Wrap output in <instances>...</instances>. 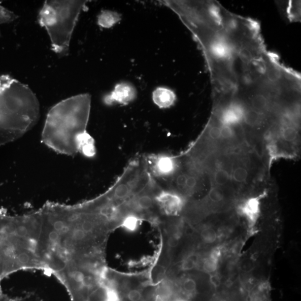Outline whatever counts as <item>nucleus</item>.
<instances>
[{"label": "nucleus", "instance_id": "nucleus-1", "mask_svg": "<svg viewBox=\"0 0 301 301\" xmlns=\"http://www.w3.org/2000/svg\"><path fill=\"white\" fill-rule=\"evenodd\" d=\"M91 97L87 93L63 100L53 106L46 116L41 141L59 154L87 157L96 154L94 139L87 127L90 119Z\"/></svg>", "mask_w": 301, "mask_h": 301}, {"label": "nucleus", "instance_id": "nucleus-2", "mask_svg": "<svg viewBox=\"0 0 301 301\" xmlns=\"http://www.w3.org/2000/svg\"><path fill=\"white\" fill-rule=\"evenodd\" d=\"M87 1H46L39 22L48 33L52 49L65 56L69 52L71 36Z\"/></svg>", "mask_w": 301, "mask_h": 301}, {"label": "nucleus", "instance_id": "nucleus-3", "mask_svg": "<svg viewBox=\"0 0 301 301\" xmlns=\"http://www.w3.org/2000/svg\"><path fill=\"white\" fill-rule=\"evenodd\" d=\"M181 165L177 171L169 179L171 190L185 198L190 197L200 190L208 177L197 165L180 155Z\"/></svg>", "mask_w": 301, "mask_h": 301}, {"label": "nucleus", "instance_id": "nucleus-4", "mask_svg": "<svg viewBox=\"0 0 301 301\" xmlns=\"http://www.w3.org/2000/svg\"><path fill=\"white\" fill-rule=\"evenodd\" d=\"M269 195L268 188L242 199L236 205V213L244 220L249 236L255 235L262 214L263 203Z\"/></svg>", "mask_w": 301, "mask_h": 301}, {"label": "nucleus", "instance_id": "nucleus-5", "mask_svg": "<svg viewBox=\"0 0 301 301\" xmlns=\"http://www.w3.org/2000/svg\"><path fill=\"white\" fill-rule=\"evenodd\" d=\"M145 162L152 176L169 179L180 168L181 158L180 156L163 154L151 155Z\"/></svg>", "mask_w": 301, "mask_h": 301}, {"label": "nucleus", "instance_id": "nucleus-6", "mask_svg": "<svg viewBox=\"0 0 301 301\" xmlns=\"http://www.w3.org/2000/svg\"><path fill=\"white\" fill-rule=\"evenodd\" d=\"M156 204L163 213L169 217H177L184 211L186 199L182 195L171 190L160 189L155 196Z\"/></svg>", "mask_w": 301, "mask_h": 301}, {"label": "nucleus", "instance_id": "nucleus-7", "mask_svg": "<svg viewBox=\"0 0 301 301\" xmlns=\"http://www.w3.org/2000/svg\"><path fill=\"white\" fill-rule=\"evenodd\" d=\"M136 97V89L132 84L123 82L117 84L114 90L104 97L103 100L107 105L118 103L126 105L132 102Z\"/></svg>", "mask_w": 301, "mask_h": 301}, {"label": "nucleus", "instance_id": "nucleus-8", "mask_svg": "<svg viewBox=\"0 0 301 301\" xmlns=\"http://www.w3.org/2000/svg\"><path fill=\"white\" fill-rule=\"evenodd\" d=\"M247 109L245 106L238 101H233L220 110L218 117L222 125L233 126L242 124Z\"/></svg>", "mask_w": 301, "mask_h": 301}, {"label": "nucleus", "instance_id": "nucleus-9", "mask_svg": "<svg viewBox=\"0 0 301 301\" xmlns=\"http://www.w3.org/2000/svg\"><path fill=\"white\" fill-rule=\"evenodd\" d=\"M152 100L160 108H168L176 102V96L170 89L158 87L152 93Z\"/></svg>", "mask_w": 301, "mask_h": 301}, {"label": "nucleus", "instance_id": "nucleus-10", "mask_svg": "<svg viewBox=\"0 0 301 301\" xmlns=\"http://www.w3.org/2000/svg\"><path fill=\"white\" fill-rule=\"evenodd\" d=\"M300 130L298 127L294 126H282L280 125L278 137L288 146L299 151Z\"/></svg>", "mask_w": 301, "mask_h": 301}, {"label": "nucleus", "instance_id": "nucleus-11", "mask_svg": "<svg viewBox=\"0 0 301 301\" xmlns=\"http://www.w3.org/2000/svg\"><path fill=\"white\" fill-rule=\"evenodd\" d=\"M222 249L216 247L211 250L202 263V268L205 272L213 274L217 272L222 257Z\"/></svg>", "mask_w": 301, "mask_h": 301}, {"label": "nucleus", "instance_id": "nucleus-12", "mask_svg": "<svg viewBox=\"0 0 301 301\" xmlns=\"http://www.w3.org/2000/svg\"><path fill=\"white\" fill-rule=\"evenodd\" d=\"M249 108L258 112L268 114L270 111L271 105L268 97L264 95L257 94L251 99Z\"/></svg>", "mask_w": 301, "mask_h": 301}, {"label": "nucleus", "instance_id": "nucleus-13", "mask_svg": "<svg viewBox=\"0 0 301 301\" xmlns=\"http://www.w3.org/2000/svg\"><path fill=\"white\" fill-rule=\"evenodd\" d=\"M121 20V16L118 12L112 11H103L98 18V24L103 28H110Z\"/></svg>", "mask_w": 301, "mask_h": 301}, {"label": "nucleus", "instance_id": "nucleus-14", "mask_svg": "<svg viewBox=\"0 0 301 301\" xmlns=\"http://www.w3.org/2000/svg\"><path fill=\"white\" fill-rule=\"evenodd\" d=\"M141 222V218L134 213H129L125 216L121 222V226L131 232L137 230Z\"/></svg>", "mask_w": 301, "mask_h": 301}, {"label": "nucleus", "instance_id": "nucleus-15", "mask_svg": "<svg viewBox=\"0 0 301 301\" xmlns=\"http://www.w3.org/2000/svg\"><path fill=\"white\" fill-rule=\"evenodd\" d=\"M211 53L219 58H226L231 53V48L223 41H215L211 47Z\"/></svg>", "mask_w": 301, "mask_h": 301}, {"label": "nucleus", "instance_id": "nucleus-16", "mask_svg": "<svg viewBox=\"0 0 301 301\" xmlns=\"http://www.w3.org/2000/svg\"><path fill=\"white\" fill-rule=\"evenodd\" d=\"M182 293L187 298H193L197 294V285L196 281L192 278H186L181 284Z\"/></svg>", "mask_w": 301, "mask_h": 301}, {"label": "nucleus", "instance_id": "nucleus-17", "mask_svg": "<svg viewBox=\"0 0 301 301\" xmlns=\"http://www.w3.org/2000/svg\"><path fill=\"white\" fill-rule=\"evenodd\" d=\"M201 238L206 243L211 244L217 240L218 236L213 228L205 227L203 228L201 233Z\"/></svg>", "mask_w": 301, "mask_h": 301}, {"label": "nucleus", "instance_id": "nucleus-18", "mask_svg": "<svg viewBox=\"0 0 301 301\" xmlns=\"http://www.w3.org/2000/svg\"><path fill=\"white\" fill-rule=\"evenodd\" d=\"M157 292L161 299L166 300L170 299L173 295V288L168 283L160 285Z\"/></svg>", "mask_w": 301, "mask_h": 301}, {"label": "nucleus", "instance_id": "nucleus-19", "mask_svg": "<svg viewBox=\"0 0 301 301\" xmlns=\"http://www.w3.org/2000/svg\"><path fill=\"white\" fill-rule=\"evenodd\" d=\"M198 258L196 256L190 255L182 261L181 264V268L184 270H192L196 267L198 264Z\"/></svg>", "mask_w": 301, "mask_h": 301}, {"label": "nucleus", "instance_id": "nucleus-20", "mask_svg": "<svg viewBox=\"0 0 301 301\" xmlns=\"http://www.w3.org/2000/svg\"><path fill=\"white\" fill-rule=\"evenodd\" d=\"M126 298L129 301H141L143 298L142 292L138 289H132L127 292Z\"/></svg>", "mask_w": 301, "mask_h": 301}, {"label": "nucleus", "instance_id": "nucleus-21", "mask_svg": "<svg viewBox=\"0 0 301 301\" xmlns=\"http://www.w3.org/2000/svg\"><path fill=\"white\" fill-rule=\"evenodd\" d=\"M281 72L275 67H271L267 72V77L270 82L275 83L281 78Z\"/></svg>", "mask_w": 301, "mask_h": 301}, {"label": "nucleus", "instance_id": "nucleus-22", "mask_svg": "<svg viewBox=\"0 0 301 301\" xmlns=\"http://www.w3.org/2000/svg\"><path fill=\"white\" fill-rule=\"evenodd\" d=\"M240 56L243 61L245 62L251 61L252 57L251 53L250 52V51L247 48H244L240 51Z\"/></svg>", "mask_w": 301, "mask_h": 301}, {"label": "nucleus", "instance_id": "nucleus-23", "mask_svg": "<svg viewBox=\"0 0 301 301\" xmlns=\"http://www.w3.org/2000/svg\"><path fill=\"white\" fill-rule=\"evenodd\" d=\"M178 243V238L175 235L171 236L168 239L167 244L169 247L173 248L176 247Z\"/></svg>", "mask_w": 301, "mask_h": 301}, {"label": "nucleus", "instance_id": "nucleus-24", "mask_svg": "<svg viewBox=\"0 0 301 301\" xmlns=\"http://www.w3.org/2000/svg\"><path fill=\"white\" fill-rule=\"evenodd\" d=\"M0 301H18L16 300H11L3 298L0 295Z\"/></svg>", "mask_w": 301, "mask_h": 301}]
</instances>
